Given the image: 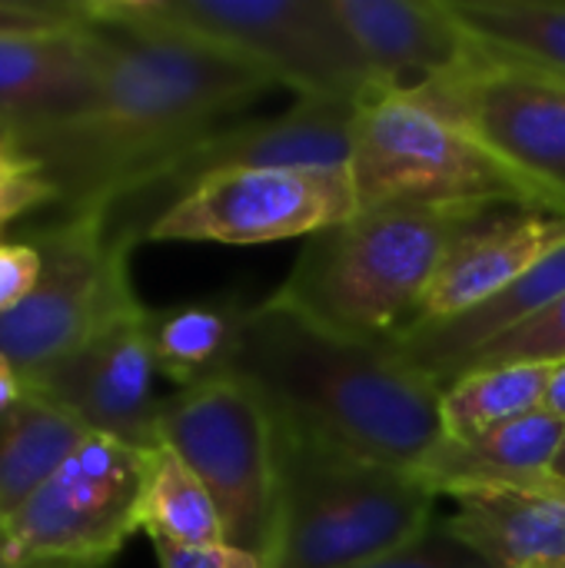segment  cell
Listing matches in <instances>:
<instances>
[{"label":"cell","instance_id":"2e32d148","mask_svg":"<svg viewBox=\"0 0 565 568\" xmlns=\"http://www.w3.org/2000/svg\"><path fill=\"white\" fill-rule=\"evenodd\" d=\"M333 10L386 90H413L476 60L446 0H333Z\"/></svg>","mask_w":565,"mask_h":568},{"label":"cell","instance_id":"7a4b0ae2","mask_svg":"<svg viewBox=\"0 0 565 568\" xmlns=\"http://www.w3.org/2000/svg\"><path fill=\"white\" fill-rule=\"evenodd\" d=\"M276 426L420 473L443 443V389L390 339L333 333L280 300L250 306L236 373Z\"/></svg>","mask_w":565,"mask_h":568},{"label":"cell","instance_id":"d6a6232c","mask_svg":"<svg viewBox=\"0 0 565 568\" xmlns=\"http://www.w3.org/2000/svg\"><path fill=\"white\" fill-rule=\"evenodd\" d=\"M33 559L23 552V546L17 542V536L10 532L7 523H0V568H23L30 566Z\"/></svg>","mask_w":565,"mask_h":568},{"label":"cell","instance_id":"603a6c76","mask_svg":"<svg viewBox=\"0 0 565 568\" xmlns=\"http://www.w3.org/2000/svg\"><path fill=\"white\" fill-rule=\"evenodd\" d=\"M140 532L150 536V542L183 549L226 546L223 519L213 496L196 479V473L163 443L147 453Z\"/></svg>","mask_w":565,"mask_h":568},{"label":"cell","instance_id":"4dcf8cb0","mask_svg":"<svg viewBox=\"0 0 565 568\" xmlns=\"http://www.w3.org/2000/svg\"><path fill=\"white\" fill-rule=\"evenodd\" d=\"M27 393H30L27 379L17 373V366H13L10 359H3V356H0V416H3V413H10V409H13Z\"/></svg>","mask_w":565,"mask_h":568},{"label":"cell","instance_id":"5b68a950","mask_svg":"<svg viewBox=\"0 0 565 568\" xmlns=\"http://www.w3.org/2000/svg\"><path fill=\"white\" fill-rule=\"evenodd\" d=\"M350 176L360 210L513 206L553 213L529 180L496 160L463 126L403 90H380L356 106Z\"/></svg>","mask_w":565,"mask_h":568},{"label":"cell","instance_id":"cb8c5ba5","mask_svg":"<svg viewBox=\"0 0 565 568\" xmlns=\"http://www.w3.org/2000/svg\"><path fill=\"white\" fill-rule=\"evenodd\" d=\"M553 366H480L443 389V439H476L543 409Z\"/></svg>","mask_w":565,"mask_h":568},{"label":"cell","instance_id":"484cf974","mask_svg":"<svg viewBox=\"0 0 565 568\" xmlns=\"http://www.w3.org/2000/svg\"><path fill=\"white\" fill-rule=\"evenodd\" d=\"M60 206V190L37 156L13 136H0V233L40 206Z\"/></svg>","mask_w":565,"mask_h":568},{"label":"cell","instance_id":"277c9868","mask_svg":"<svg viewBox=\"0 0 565 568\" xmlns=\"http://www.w3.org/2000/svg\"><path fill=\"white\" fill-rule=\"evenodd\" d=\"M280 496L266 568H356L396 552L436 523V493L296 429L276 426Z\"/></svg>","mask_w":565,"mask_h":568},{"label":"cell","instance_id":"f1b7e54d","mask_svg":"<svg viewBox=\"0 0 565 568\" xmlns=\"http://www.w3.org/2000/svg\"><path fill=\"white\" fill-rule=\"evenodd\" d=\"M43 256L33 240H0V316L37 290Z\"/></svg>","mask_w":565,"mask_h":568},{"label":"cell","instance_id":"e575fe53","mask_svg":"<svg viewBox=\"0 0 565 568\" xmlns=\"http://www.w3.org/2000/svg\"><path fill=\"white\" fill-rule=\"evenodd\" d=\"M23 568H103V566H77V562H30Z\"/></svg>","mask_w":565,"mask_h":568},{"label":"cell","instance_id":"6da1fadb","mask_svg":"<svg viewBox=\"0 0 565 568\" xmlns=\"http://www.w3.org/2000/svg\"><path fill=\"white\" fill-rule=\"evenodd\" d=\"M87 17L100 30L97 97L77 120L17 140L57 183L63 210H107L147 190L226 116L276 87L266 70L203 40Z\"/></svg>","mask_w":565,"mask_h":568},{"label":"cell","instance_id":"3957f363","mask_svg":"<svg viewBox=\"0 0 565 568\" xmlns=\"http://www.w3.org/2000/svg\"><path fill=\"white\" fill-rule=\"evenodd\" d=\"M493 210L373 206L310 236L273 300L353 336L393 339L406 329L450 246Z\"/></svg>","mask_w":565,"mask_h":568},{"label":"cell","instance_id":"9c48e42d","mask_svg":"<svg viewBox=\"0 0 565 568\" xmlns=\"http://www.w3.org/2000/svg\"><path fill=\"white\" fill-rule=\"evenodd\" d=\"M360 213L346 170L233 166L196 180L147 230L153 243L260 246L310 240Z\"/></svg>","mask_w":565,"mask_h":568},{"label":"cell","instance_id":"8992f818","mask_svg":"<svg viewBox=\"0 0 565 568\" xmlns=\"http://www.w3.org/2000/svg\"><path fill=\"white\" fill-rule=\"evenodd\" d=\"M90 13L163 27L266 70L296 100L363 103L386 83L343 30L333 0H87Z\"/></svg>","mask_w":565,"mask_h":568},{"label":"cell","instance_id":"9a60e30c","mask_svg":"<svg viewBox=\"0 0 565 568\" xmlns=\"http://www.w3.org/2000/svg\"><path fill=\"white\" fill-rule=\"evenodd\" d=\"M559 243H565L559 213H490L450 246L410 326L450 323L486 306Z\"/></svg>","mask_w":565,"mask_h":568},{"label":"cell","instance_id":"d590c367","mask_svg":"<svg viewBox=\"0 0 565 568\" xmlns=\"http://www.w3.org/2000/svg\"><path fill=\"white\" fill-rule=\"evenodd\" d=\"M533 568H565V562H553V566H533Z\"/></svg>","mask_w":565,"mask_h":568},{"label":"cell","instance_id":"7402d4cb","mask_svg":"<svg viewBox=\"0 0 565 568\" xmlns=\"http://www.w3.org/2000/svg\"><path fill=\"white\" fill-rule=\"evenodd\" d=\"M480 53L565 80V3L446 0Z\"/></svg>","mask_w":565,"mask_h":568},{"label":"cell","instance_id":"7c38bea8","mask_svg":"<svg viewBox=\"0 0 565 568\" xmlns=\"http://www.w3.org/2000/svg\"><path fill=\"white\" fill-rule=\"evenodd\" d=\"M356 103L343 100H296L276 116L220 126L190 146L147 190L107 206L113 236L130 246L147 236L150 223L183 196L196 180L233 166H290V170H346L353 150Z\"/></svg>","mask_w":565,"mask_h":568},{"label":"cell","instance_id":"e0dca14e","mask_svg":"<svg viewBox=\"0 0 565 568\" xmlns=\"http://www.w3.org/2000/svg\"><path fill=\"white\" fill-rule=\"evenodd\" d=\"M443 526L493 568L565 562V483L503 486L453 496Z\"/></svg>","mask_w":565,"mask_h":568},{"label":"cell","instance_id":"ba28073f","mask_svg":"<svg viewBox=\"0 0 565 568\" xmlns=\"http://www.w3.org/2000/svg\"><path fill=\"white\" fill-rule=\"evenodd\" d=\"M43 256L37 290L0 316V356L23 379L73 353L107 320L137 306L130 243L113 236L107 210H67L30 233Z\"/></svg>","mask_w":565,"mask_h":568},{"label":"cell","instance_id":"8d00e7d4","mask_svg":"<svg viewBox=\"0 0 565 568\" xmlns=\"http://www.w3.org/2000/svg\"><path fill=\"white\" fill-rule=\"evenodd\" d=\"M0 136H7V133H3V130H0Z\"/></svg>","mask_w":565,"mask_h":568},{"label":"cell","instance_id":"f546056e","mask_svg":"<svg viewBox=\"0 0 565 568\" xmlns=\"http://www.w3.org/2000/svg\"><path fill=\"white\" fill-rule=\"evenodd\" d=\"M157 566L160 568H266L263 559L233 549V546H203V549H183V546H167L153 542Z\"/></svg>","mask_w":565,"mask_h":568},{"label":"cell","instance_id":"d4e9b609","mask_svg":"<svg viewBox=\"0 0 565 568\" xmlns=\"http://www.w3.org/2000/svg\"><path fill=\"white\" fill-rule=\"evenodd\" d=\"M513 363H533V366L565 363V296L559 303H553L549 310L536 313L533 320L519 323L516 329L503 333L490 346H483L463 366V373L480 369V366H513Z\"/></svg>","mask_w":565,"mask_h":568},{"label":"cell","instance_id":"1f68e13d","mask_svg":"<svg viewBox=\"0 0 565 568\" xmlns=\"http://www.w3.org/2000/svg\"><path fill=\"white\" fill-rule=\"evenodd\" d=\"M543 409L565 423V363H556L553 373H549V386H546Z\"/></svg>","mask_w":565,"mask_h":568},{"label":"cell","instance_id":"836d02e7","mask_svg":"<svg viewBox=\"0 0 565 568\" xmlns=\"http://www.w3.org/2000/svg\"><path fill=\"white\" fill-rule=\"evenodd\" d=\"M553 479L565 483V439L563 446H559V453H556V463H553Z\"/></svg>","mask_w":565,"mask_h":568},{"label":"cell","instance_id":"4316f807","mask_svg":"<svg viewBox=\"0 0 565 568\" xmlns=\"http://www.w3.org/2000/svg\"><path fill=\"white\" fill-rule=\"evenodd\" d=\"M356 568H493L486 559H480L470 546H463L443 523H433L420 539L410 546L386 552L366 566Z\"/></svg>","mask_w":565,"mask_h":568},{"label":"cell","instance_id":"5bb4252c","mask_svg":"<svg viewBox=\"0 0 565 568\" xmlns=\"http://www.w3.org/2000/svg\"><path fill=\"white\" fill-rule=\"evenodd\" d=\"M100 83V30L0 37V130L13 140L77 120Z\"/></svg>","mask_w":565,"mask_h":568},{"label":"cell","instance_id":"52a82bcc","mask_svg":"<svg viewBox=\"0 0 565 568\" xmlns=\"http://www.w3.org/2000/svg\"><path fill=\"white\" fill-rule=\"evenodd\" d=\"M160 443L213 496L226 546L266 562L276 539L280 456L276 419L260 393L240 376L176 389L160 409Z\"/></svg>","mask_w":565,"mask_h":568},{"label":"cell","instance_id":"4fadbf2b","mask_svg":"<svg viewBox=\"0 0 565 568\" xmlns=\"http://www.w3.org/2000/svg\"><path fill=\"white\" fill-rule=\"evenodd\" d=\"M143 320V303L117 313L73 353L33 373L30 393L67 409L87 433L157 449L163 399L157 396L160 369Z\"/></svg>","mask_w":565,"mask_h":568},{"label":"cell","instance_id":"83f0119b","mask_svg":"<svg viewBox=\"0 0 565 568\" xmlns=\"http://www.w3.org/2000/svg\"><path fill=\"white\" fill-rule=\"evenodd\" d=\"M87 23L83 3L63 0H0V37L10 33H57Z\"/></svg>","mask_w":565,"mask_h":568},{"label":"cell","instance_id":"ac0fdd59","mask_svg":"<svg viewBox=\"0 0 565 568\" xmlns=\"http://www.w3.org/2000/svg\"><path fill=\"white\" fill-rule=\"evenodd\" d=\"M565 296V243L549 250L526 276H519L509 290H503L486 306L433 326H406L390 343L413 366H420L440 389H446L463 366L493 339L549 310Z\"/></svg>","mask_w":565,"mask_h":568},{"label":"cell","instance_id":"44dd1931","mask_svg":"<svg viewBox=\"0 0 565 568\" xmlns=\"http://www.w3.org/2000/svg\"><path fill=\"white\" fill-rule=\"evenodd\" d=\"M87 439V429L57 403L27 393L0 416V523L57 473V466Z\"/></svg>","mask_w":565,"mask_h":568},{"label":"cell","instance_id":"ffe728a7","mask_svg":"<svg viewBox=\"0 0 565 568\" xmlns=\"http://www.w3.org/2000/svg\"><path fill=\"white\" fill-rule=\"evenodd\" d=\"M250 306L240 296L186 300L147 306V339L160 376L176 389H193L236 373Z\"/></svg>","mask_w":565,"mask_h":568},{"label":"cell","instance_id":"8fae6325","mask_svg":"<svg viewBox=\"0 0 565 568\" xmlns=\"http://www.w3.org/2000/svg\"><path fill=\"white\" fill-rule=\"evenodd\" d=\"M147 453L87 433L23 509L7 519L23 552L33 562L110 566L130 536L140 532Z\"/></svg>","mask_w":565,"mask_h":568},{"label":"cell","instance_id":"d6986e66","mask_svg":"<svg viewBox=\"0 0 565 568\" xmlns=\"http://www.w3.org/2000/svg\"><path fill=\"white\" fill-rule=\"evenodd\" d=\"M563 439V419H556L546 409H536L476 439H443L416 476L436 496L450 499L476 489L536 486L553 479V463Z\"/></svg>","mask_w":565,"mask_h":568},{"label":"cell","instance_id":"30bf717a","mask_svg":"<svg viewBox=\"0 0 565 568\" xmlns=\"http://www.w3.org/2000/svg\"><path fill=\"white\" fill-rule=\"evenodd\" d=\"M403 93L463 126L565 216V80L476 53L470 67Z\"/></svg>","mask_w":565,"mask_h":568}]
</instances>
